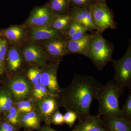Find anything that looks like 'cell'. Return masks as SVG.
<instances>
[{
  "instance_id": "cell-8",
  "label": "cell",
  "mask_w": 131,
  "mask_h": 131,
  "mask_svg": "<svg viewBox=\"0 0 131 131\" xmlns=\"http://www.w3.org/2000/svg\"><path fill=\"white\" fill-rule=\"evenodd\" d=\"M21 48L26 64L42 68L49 61L46 54L37 42L29 41Z\"/></svg>"
},
{
  "instance_id": "cell-23",
  "label": "cell",
  "mask_w": 131,
  "mask_h": 131,
  "mask_svg": "<svg viewBox=\"0 0 131 131\" xmlns=\"http://www.w3.org/2000/svg\"><path fill=\"white\" fill-rule=\"evenodd\" d=\"M8 45L7 40L5 38L0 37V81L6 76L5 59Z\"/></svg>"
},
{
  "instance_id": "cell-29",
  "label": "cell",
  "mask_w": 131,
  "mask_h": 131,
  "mask_svg": "<svg viewBox=\"0 0 131 131\" xmlns=\"http://www.w3.org/2000/svg\"><path fill=\"white\" fill-rule=\"evenodd\" d=\"M83 26H84L82 24L73 20L72 23L69 26L67 30L63 34L64 37L66 40H67L69 38L72 36L75 32H76L78 30Z\"/></svg>"
},
{
  "instance_id": "cell-22",
  "label": "cell",
  "mask_w": 131,
  "mask_h": 131,
  "mask_svg": "<svg viewBox=\"0 0 131 131\" xmlns=\"http://www.w3.org/2000/svg\"><path fill=\"white\" fill-rule=\"evenodd\" d=\"M46 4L55 14H69L70 9L69 0H50Z\"/></svg>"
},
{
  "instance_id": "cell-17",
  "label": "cell",
  "mask_w": 131,
  "mask_h": 131,
  "mask_svg": "<svg viewBox=\"0 0 131 131\" xmlns=\"http://www.w3.org/2000/svg\"><path fill=\"white\" fill-rule=\"evenodd\" d=\"M103 119L109 131H131V119L124 117L104 116Z\"/></svg>"
},
{
  "instance_id": "cell-26",
  "label": "cell",
  "mask_w": 131,
  "mask_h": 131,
  "mask_svg": "<svg viewBox=\"0 0 131 131\" xmlns=\"http://www.w3.org/2000/svg\"><path fill=\"white\" fill-rule=\"evenodd\" d=\"M24 72L27 78L33 86L39 83L41 76V68L28 66V68L25 71L24 70Z\"/></svg>"
},
{
  "instance_id": "cell-35",
  "label": "cell",
  "mask_w": 131,
  "mask_h": 131,
  "mask_svg": "<svg viewBox=\"0 0 131 131\" xmlns=\"http://www.w3.org/2000/svg\"><path fill=\"white\" fill-rule=\"evenodd\" d=\"M38 131H59L56 130L52 129L51 126L45 125L43 126H41Z\"/></svg>"
},
{
  "instance_id": "cell-18",
  "label": "cell",
  "mask_w": 131,
  "mask_h": 131,
  "mask_svg": "<svg viewBox=\"0 0 131 131\" xmlns=\"http://www.w3.org/2000/svg\"><path fill=\"white\" fill-rule=\"evenodd\" d=\"M91 34L87 33L81 39L76 40H66V48L68 55L81 54L85 56Z\"/></svg>"
},
{
  "instance_id": "cell-31",
  "label": "cell",
  "mask_w": 131,
  "mask_h": 131,
  "mask_svg": "<svg viewBox=\"0 0 131 131\" xmlns=\"http://www.w3.org/2000/svg\"><path fill=\"white\" fill-rule=\"evenodd\" d=\"M78 119L77 114L72 111L68 110L63 115L64 124H67L70 128H72L76 120Z\"/></svg>"
},
{
  "instance_id": "cell-7",
  "label": "cell",
  "mask_w": 131,
  "mask_h": 131,
  "mask_svg": "<svg viewBox=\"0 0 131 131\" xmlns=\"http://www.w3.org/2000/svg\"><path fill=\"white\" fill-rule=\"evenodd\" d=\"M46 54L49 62L60 63L68 55L66 40L64 37L37 42Z\"/></svg>"
},
{
  "instance_id": "cell-9",
  "label": "cell",
  "mask_w": 131,
  "mask_h": 131,
  "mask_svg": "<svg viewBox=\"0 0 131 131\" xmlns=\"http://www.w3.org/2000/svg\"><path fill=\"white\" fill-rule=\"evenodd\" d=\"M55 15L52 9L46 3L42 6H35L22 25L27 29L50 26Z\"/></svg>"
},
{
  "instance_id": "cell-36",
  "label": "cell",
  "mask_w": 131,
  "mask_h": 131,
  "mask_svg": "<svg viewBox=\"0 0 131 131\" xmlns=\"http://www.w3.org/2000/svg\"><path fill=\"white\" fill-rule=\"evenodd\" d=\"M96 2L97 3H106V0H96Z\"/></svg>"
},
{
  "instance_id": "cell-38",
  "label": "cell",
  "mask_w": 131,
  "mask_h": 131,
  "mask_svg": "<svg viewBox=\"0 0 131 131\" xmlns=\"http://www.w3.org/2000/svg\"><path fill=\"white\" fill-rule=\"evenodd\" d=\"M2 115L0 114V122H1V120L2 118Z\"/></svg>"
},
{
  "instance_id": "cell-15",
  "label": "cell",
  "mask_w": 131,
  "mask_h": 131,
  "mask_svg": "<svg viewBox=\"0 0 131 131\" xmlns=\"http://www.w3.org/2000/svg\"><path fill=\"white\" fill-rule=\"evenodd\" d=\"M78 121L71 131H109L103 120L97 115L90 114Z\"/></svg>"
},
{
  "instance_id": "cell-16",
  "label": "cell",
  "mask_w": 131,
  "mask_h": 131,
  "mask_svg": "<svg viewBox=\"0 0 131 131\" xmlns=\"http://www.w3.org/2000/svg\"><path fill=\"white\" fill-rule=\"evenodd\" d=\"M69 13L74 21L84 26L87 31L94 32L95 30L91 19L90 9L78 7H71Z\"/></svg>"
},
{
  "instance_id": "cell-10",
  "label": "cell",
  "mask_w": 131,
  "mask_h": 131,
  "mask_svg": "<svg viewBox=\"0 0 131 131\" xmlns=\"http://www.w3.org/2000/svg\"><path fill=\"white\" fill-rule=\"evenodd\" d=\"M60 63L50 62L41 68V74L39 83L47 88L50 93L58 96L62 88L58 81L57 72Z\"/></svg>"
},
{
  "instance_id": "cell-34",
  "label": "cell",
  "mask_w": 131,
  "mask_h": 131,
  "mask_svg": "<svg viewBox=\"0 0 131 131\" xmlns=\"http://www.w3.org/2000/svg\"><path fill=\"white\" fill-rule=\"evenodd\" d=\"M87 31V29L85 27H82L66 40H76L81 39L86 35Z\"/></svg>"
},
{
  "instance_id": "cell-19",
  "label": "cell",
  "mask_w": 131,
  "mask_h": 131,
  "mask_svg": "<svg viewBox=\"0 0 131 131\" xmlns=\"http://www.w3.org/2000/svg\"><path fill=\"white\" fill-rule=\"evenodd\" d=\"M42 121L35 110L29 112L20 114L19 127L24 128L38 130L40 128Z\"/></svg>"
},
{
  "instance_id": "cell-20",
  "label": "cell",
  "mask_w": 131,
  "mask_h": 131,
  "mask_svg": "<svg viewBox=\"0 0 131 131\" xmlns=\"http://www.w3.org/2000/svg\"><path fill=\"white\" fill-rule=\"evenodd\" d=\"M73 21V19L69 13L63 15L55 14L50 26L61 32L63 35Z\"/></svg>"
},
{
  "instance_id": "cell-13",
  "label": "cell",
  "mask_w": 131,
  "mask_h": 131,
  "mask_svg": "<svg viewBox=\"0 0 131 131\" xmlns=\"http://www.w3.org/2000/svg\"><path fill=\"white\" fill-rule=\"evenodd\" d=\"M0 37L5 38L9 44L20 49L29 41L28 29L23 25L0 29Z\"/></svg>"
},
{
  "instance_id": "cell-30",
  "label": "cell",
  "mask_w": 131,
  "mask_h": 131,
  "mask_svg": "<svg viewBox=\"0 0 131 131\" xmlns=\"http://www.w3.org/2000/svg\"><path fill=\"white\" fill-rule=\"evenodd\" d=\"M131 90H129V95L122 109H121L123 117L131 119Z\"/></svg>"
},
{
  "instance_id": "cell-24",
  "label": "cell",
  "mask_w": 131,
  "mask_h": 131,
  "mask_svg": "<svg viewBox=\"0 0 131 131\" xmlns=\"http://www.w3.org/2000/svg\"><path fill=\"white\" fill-rule=\"evenodd\" d=\"M51 95H53L50 93L47 88L39 83L33 86L30 98L34 101H36Z\"/></svg>"
},
{
  "instance_id": "cell-1",
  "label": "cell",
  "mask_w": 131,
  "mask_h": 131,
  "mask_svg": "<svg viewBox=\"0 0 131 131\" xmlns=\"http://www.w3.org/2000/svg\"><path fill=\"white\" fill-rule=\"evenodd\" d=\"M102 86L91 76L75 74L70 85L62 88L58 96L60 107L74 112L78 120L87 117L90 114L91 104Z\"/></svg>"
},
{
  "instance_id": "cell-25",
  "label": "cell",
  "mask_w": 131,
  "mask_h": 131,
  "mask_svg": "<svg viewBox=\"0 0 131 131\" xmlns=\"http://www.w3.org/2000/svg\"><path fill=\"white\" fill-rule=\"evenodd\" d=\"M2 117L7 122L15 126L20 127V113L17 110L14 104L8 111L2 114Z\"/></svg>"
},
{
  "instance_id": "cell-27",
  "label": "cell",
  "mask_w": 131,
  "mask_h": 131,
  "mask_svg": "<svg viewBox=\"0 0 131 131\" xmlns=\"http://www.w3.org/2000/svg\"><path fill=\"white\" fill-rule=\"evenodd\" d=\"M14 105L20 114L35 110L34 102L30 98L23 99L14 102Z\"/></svg>"
},
{
  "instance_id": "cell-14",
  "label": "cell",
  "mask_w": 131,
  "mask_h": 131,
  "mask_svg": "<svg viewBox=\"0 0 131 131\" xmlns=\"http://www.w3.org/2000/svg\"><path fill=\"white\" fill-rule=\"evenodd\" d=\"M29 41L39 42L63 37L61 32L50 26L28 28Z\"/></svg>"
},
{
  "instance_id": "cell-33",
  "label": "cell",
  "mask_w": 131,
  "mask_h": 131,
  "mask_svg": "<svg viewBox=\"0 0 131 131\" xmlns=\"http://www.w3.org/2000/svg\"><path fill=\"white\" fill-rule=\"evenodd\" d=\"M51 123L57 125H62L64 124L63 115L59 110L57 111L52 115Z\"/></svg>"
},
{
  "instance_id": "cell-6",
  "label": "cell",
  "mask_w": 131,
  "mask_h": 131,
  "mask_svg": "<svg viewBox=\"0 0 131 131\" xmlns=\"http://www.w3.org/2000/svg\"><path fill=\"white\" fill-rule=\"evenodd\" d=\"M113 68L115 76L113 80L123 88L127 87L131 89V42L129 40V45L125 53L122 58L113 60Z\"/></svg>"
},
{
  "instance_id": "cell-12",
  "label": "cell",
  "mask_w": 131,
  "mask_h": 131,
  "mask_svg": "<svg viewBox=\"0 0 131 131\" xmlns=\"http://www.w3.org/2000/svg\"><path fill=\"white\" fill-rule=\"evenodd\" d=\"M34 102L35 110L42 121L45 125L51 126L52 115L60 108L58 96L51 95Z\"/></svg>"
},
{
  "instance_id": "cell-37",
  "label": "cell",
  "mask_w": 131,
  "mask_h": 131,
  "mask_svg": "<svg viewBox=\"0 0 131 131\" xmlns=\"http://www.w3.org/2000/svg\"><path fill=\"white\" fill-rule=\"evenodd\" d=\"M23 131H33L32 130H30V129H26V128H24V130Z\"/></svg>"
},
{
  "instance_id": "cell-2",
  "label": "cell",
  "mask_w": 131,
  "mask_h": 131,
  "mask_svg": "<svg viewBox=\"0 0 131 131\" xmlns=\"http://www.w3.org/2000/svg\"><path fill=\"white\" fill-rule=\"evenodd\" d=\"M124 89L117 84L114 80L107 82L99 89L96 98L99 102L97 115L122 117L119 106V98L124 94Z\"/></svg>"
},
{
  "instance_id": "cell-21",
  "label": "cell",
  "mask_w": 131,
  "mask_h": 131,
  "mask_svg": "<svg viewBox=\"0 0 131 131\" xmlns=\"http://www.w3.org/2000/svg\"><path fill=\"white\" fill-rule=\"evenodd\" d=\"M14 102L6 88L0 86V114H3L14 105Z\"/></svg>"
},
{
  "instance_id": "cell-28",
  "label": "cell",
  "mask_w": 131,
  "mask_h": 131,
  "mask_svg": "<svg viewBox=\"0 0 131 131\" xmlns=\"http://www.w3.org/2000/svg\"><path fill=\"white\" fill-rule=\"evenodd\" d=\"M70 7H78L90 9L95 4L96 0H69Z\"/></svg>"
},
{
  "instance_id": "cell-32",
  "label": "cell",
  "mask_w": 131,
  "mask_h": 131,
  "mask_svg": "<svg viewBox=\"0 0 131 131\" xmlns=\"http://www.w3.org/2000/svg\"><path fill=\"white\" fill-rule=\"evenodd\" d=\"M20 129L6 121L2 116L0 122V131H19Z\"/></svg>"
},
{
  "instance_id": "cell-5",
  "label": "cell",
  "mask_w": 131,
  "mask_h": 131,
  "mask_svg": "<svg viewBox=\"0 0 131 131\" xmlns=\"http://www.w3.org/2000/svg\"><path fill=\"white\" fill-rule=\"evenodd\" d=\"M90 9L93 25L96 31L102 34L108 28L116 29L117 24L113 12L106 3H95Z\"/></svg>"
},
{
  "instance_id": "cell-11",
  "label": "cell",
  "mask_w": 131,
  "mask_h": 131,
  "mask_svg": "<svg viewBox=\"0 0 131 131\" xmlns=\"http://www.w3.org/2000/svg\"><path fill=\"white\" fill-rule=\"evenodd\" d=\"M25 64L21 49L8 43L5 59L6 77L23 72Z\"/></svg>"
},
{
  "instance_id": "cell-4",
  "label": "cell",
  "mask_w": 131,
  "mask_h": 131,
  "mask_svg": "<svg viewBox=\"0 0 131 131\" xmlns=\"http://www.w3.org/2000/svg\"><path fill=\"white\" fill-rule=\"evenodd\" d=\"M0 82L6 88L14 102L30 98L33 85L27 78L24 71L12 76L6 77Z\"/></svg>"
},
{
  "instance_id": "cell-3",
  "label": "cell",
  "mask_w": 131,
  "mask_h": 131,
  "mask_svg": "<svg viewBox=\"0 0 131 131\" xmlns=\"http://www.w3.org/2000/svg\"><path fill=\"white\" fill-rule=\"evenodd\" d=\"M114 50V46L96 31L91 34L85 56L90 59L98 70L101 71L112 61Z\"/></svg>"
}]
</instances>
